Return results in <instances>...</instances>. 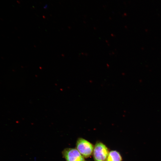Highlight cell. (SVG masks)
<instances>
[{
  "label": "cell",
  "mask_w": 161,
  "mask_h": 161,
  "mask_svg": "<svg viewBox=\"0 0 161 161\" xmlns=\"http://www.w3.org/2000/svg\"><path fill=\"white\" fill-rule=\"evenodd\" d=\"M109 153L106 146L100 142L95 145L93 151V157L95 161H106Z\"/></svg>",
  "instance_id": "2"
},
{
  "label": "cell",
  "mask_w": 161,
  "mask_h": 161,
  "mask_svg": "<svg viewBox=\"0 0 161 161\" xmlns=\"http://www.w3.org/2000/svg\"><path fill=\"white\" fill-rule=\"evenodd\" d=\"M62 154L67 161H86L84 157L75 148H66L63 151Z\"/></svg>",
  "instance_id": "3"
},
{
  "label": "cell",
  "mask_w": 161,
  "mask_h": 161,
  "mask_svg": "<svg viewBox=\"0 0 161 161\" xmlns=\"http://www.w3.org/2000/svg\"><path fill=\"white\" fill-rule=\"evenodd\" d=\"M122 157L119 152L115 151L109 152L106 161H121Z\"/></svg>",
  "instance_id": "4"
},
{
  "label": "cell",
  "mask_w": 161,
  "mask_h": 161,
  "mask_svg": "<svg viewBox=\"0 0 161 161\" xmlns=\"http://www.w3.org/2000/svg\"><path fill=\"white\" fill-rule=\"evenodd\" d=\"M76 148L80 153L86 158L89 157L94 150L93 145L91 143L82 138H80L78 140Z\"/></svg>",
  "instance_id": "1"
}]
</instances>
